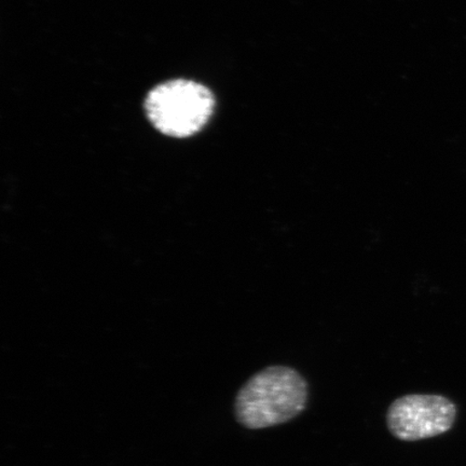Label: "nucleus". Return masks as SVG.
<instances>
[{
	"label": "nucleus",
	"mask_w": 466,
	"mask_h": 466,
	"mask_svg": "<svg viewBox=\"0 0 466 466\" xmlns=\"http://www.w3.org/2000/svg\"><path fill=\"white\" fill-rule=\"evenodd\" d=\"M308 399V382L299 371L289 366L266 367L238 392L236 418L248 430L277 427L299 417Z\"/></svg>",
	"instance_id": "f257e3e1"
},
{
	"label": "nucleus",
	"mask_w": 466,
	"mask_h": 466,
	"mask_svg": "<svg viewBox=\"0 0 466 466\" xmlns=\"http://www.w3.org/2000/svg\"><path fill=\"white\" fill-rule=\"evenodd\" d=\"M212 92L195 81L177 79L157 86L148 93L145 108L157 130L167 137L195 136L213 115Z\"/></svg>",
	"instance_id": "f03ea898"
},
{
	"label": "nucleus",
	"mask_w": 466,
	"mask_h": 466,
	"mask_svg": "<svg viewBox=\"0 0 466 466\" xmlns=\"http://www.w3.org/2000/svg\"><path fill=\"white\" fill-rule=\"evenodd\" d=\"M456 417V405L445 396L408 394L389 407L387 425L395 439L418 441L445 434Z\"/></svg>",
	"instance_id": "7ed1b4c3"
}]
</instances>
